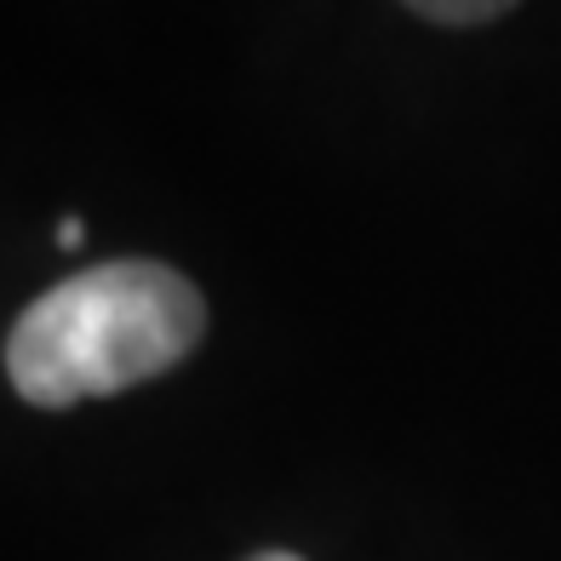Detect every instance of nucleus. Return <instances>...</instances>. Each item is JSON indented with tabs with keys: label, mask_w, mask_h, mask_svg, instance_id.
<instances>
[{
	"label": "nucleus",
	"mask_w": 561,
	"mask_h": 561,
	"mask_svg": "<svg viewBox=\"0 0 561 561\" xmlns=\"http://www.w3.org/2000/svg\"><path fill=\"white\" fill-rule=\"evenodd\" d=\"M207 333V298L156 259H110L46 287L7 333L12 390L30 407L121 396L172 373Z\"/></svg>",
	"instance_id": "f257e3e1"
},
{
	"label": "nucleus",
	"mask_w": 561,
	"mask_h": 561,
	"mask_svg": "<svg viewBox=\"0 0 561 561\" xmlns=\"http://www.w3.org/2000/svg\"><path fill=\"white\" fill-rule=\"evenodd\" d=\"M407 12L424 18V23H447V30H465V23H493V18H504L510 7H504V0H413Z\"/></svg>",
	"instance_id": "f03ea898"
},
{
	"label": "nucleus",
	"mask_w": 561,
	"mask_h": 561,
	"mask_svg": "<svg viewBox=\"0 0 561 561\" xmlns=\"http://www.w3.org/2000/svg\"><path fill=\"white\" fill-rule=\"evenodd\" d=\"M58 241H64V247H81V241H87V224H81V218H64V224H58Z\"/></svg>",
	"instance_id": "7ed1b4c3"
},
{
	"label": "nucleus",
	"mask_w": 561,
	"mask_h": 561,
	"mask_svg": "<svg viewBox=\"0 0 561 561\" xmlns=\"http://www.w3.org/2000/svg\"><path fill=\"white\" fill-rule=\"evenodd\" d=\"M247 561H304V556H287V550H264V556H247Z\"/></svg>",
	"instance_id": "20e7f679"
}]
</instances>
